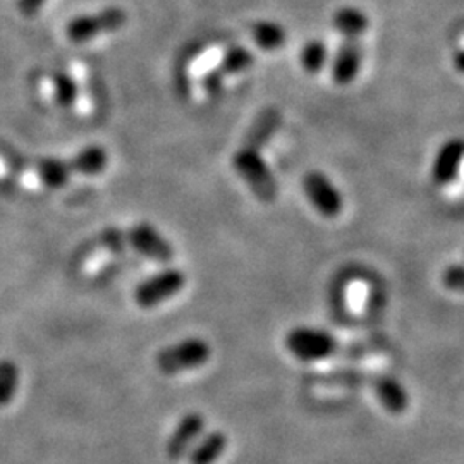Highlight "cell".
Listing matches in <instances>:
<instances>
[{"mask_svg": "<svg viewBox=\"0 0 464 464\" xmlns=\"http://www.w3.org/2000/svg\"><path fill=\"white\" fill-rule=\"evenodd\" d=\"M93 245L111 251L131 248L160 266L172 264L176 256V249L169 243L166 236L150 222H138L128 229L107 227L99 232V236L93 239Z\"/></svg>", "mask_w": 464, "mask_h": 464, "instance_id": "1", "label": "cell"}, {"mask_svg": "<svg viewBox=\"0 0 464 464\" xmlns=\"http://www.w3.org/2000/svg\"><path fill=\"white\" fill-rule=\"evenodd\" d=\"M212 358V346L201 337H188L179 343L169 344L155 354V368L166 375L174 377L184 372L197 370L207 365Z\"/></svg>", "mask_w": 464, "mask_h": 464, "instance_id": "2", "label": "cell"}, {"mask_svg": "<svg viewBox=\"0 0 464 464\" xmlns=\"http://www.w3.org/2000/svg\"><path fill=\"white\" fill-rule=\"evenodd\" d=\"M232 167L236 174L251 189V193L260 201L270 203L277 198L279 184L272 169L268 167L266 159L258 150L241 145V149L237 150L232 157Z\"/></svg>", "mask_w": 464, "mask_h": 464, "instance_id": "3", "label": "cell"}, {"mask_svg": "<svg viewBox=\"0 0 464 464\" xmlns=\"http://www.w3.org/2000/svg\"><path fill=\"white\" fill-rule=\"evenodd\" d=\"M188 277L181 268L167 266L159 274H153L149 279L138 284L134 289V303L141 310H151L160 306L169 299L178 296L184 289Z\"/></svg>", "mask_w": 464, "mask_h": 464, "instance_id": "4", "label": "cell"}, {"mask_svg": "<svg viewBox=\"0 0 464 464\" xmlns=\"http://www.w3.org/2000/svg\"><path fill=\"white\" fill-rule=\"evenodd\" d=\"M128 23V14L121 7H107L95 14L78 16L69 21L66 36L72 44H86L102 34H116Z\"/></svg>", "mask_w": 464, "mask_h": 464, "instance_id": "5", "label": "cell"}, {"mask_svg": "<svg viewBox=\"0 0 464 464\" xmlns=\"http://www.w3.org/2000/svg\"><path fill=\"white\" fill-rule=\"evenodd\" d=\"M285 348L301 362H320L337 349V341L325 331L296 327L285 335Z\"/></svg>", "mask_w": 464, "mask_h": 464, "instance_id": "6", "label": "cell"}, {"mask_svg": "<svg viewBox=\"0 0 464 464\" xmlns=\"http://www.w3.org/2000/svg\"><path fill=\"white\" fill-rule=\"evenodd\" d=\"M303 191L310 203L315 207L316 212L327 218L341 216L344 208V199L341 191L334 186L331 179L320 172L310 170L303 176Z\"/></svg>", "mask_w": 464, "mask_h": 464, "instance_id": "7", "label": "cell"}, {"mask_svg": "<svg viewBox=\"0 0 464 464\" xmlns=\"http://www.w3.org/2000/svg\"><path fill=\"white\" fill-rule=\"evenodd\" d=\"M205 416L198 411H191L179 420V423L174 427L172 433L169 435L166 444V454L169 461L179 463L188 456V452L198 442L199 437L205 430Z\"/></svg>", "mask_w": 464, "mask_h": 464, "instance_id": "8", "label": "cell"}, {"mask_svg": "<svg viewBox=\"0 0 464 464\" xmlns=\"http://www.w3.org/2000/svg\"><path fill=\"white\" fill-rule=\"evenodd\" d=\"M363 45L360 40H343L331 63V74L334 83L348 86L353 83L363 64Z\"/></svg>", "mask_w": 464, "mask_h": 464, "instance_id": "9", "label": "cell"}, {"mask_svg": "<svg viewBox=\"0 0 464 464\" xmlns=\"http://www.w3.org/2000/svg\"><path fill=\"white\" fill-rule=\"evenodd\" d=\"M464 160V141L459 138H452L446 141L433 159L431 164V181L437 186H448L452 183Z\"/></svg>", "mask_w": 464, "mask_h": 464, "instance_id": "10", "label": "cell"}, {"mask_svg": "<svg viewBox=\"0 0 464 464\" xmlns=\"http://www.w3.org/2000/svg\"><path fill=\"white\" fill-rule=\"evenodd\" d=\"M281 111L277 107H266L251 122L248 131L243 138V147L262 151L281 130Z\"/></svg>", "mask_w": 464, "mask_h": 464, "instance_id": "11", "label": "cell"}, {"mask_svg": "<svg viewBox=\"0 0 464 464\" xmlns=\"http://www.w3.org/2000/svg\"><path fill=\"white\" fill-rule=\"evenodd\" d=\"M32 170L36 179L50 189L64 188L71 181V178L76 176L72 157L67 160L57 159V157H42V159H36L32 164Z\"/></svg>", "mask_w": 464, "mask_h": 464, "instance_id": "12", "label": "cell"}, {"mask_svg": "<svg viewBox=\"0 0 464 464\" xmlns=\"http://www.w3.org/2000/svg\"><path fill=\"white\" fill-rule=\"evenodd\" d=\"M373 391L383 410L391 415H402L410 406V394L402 383L391 375H379L373 379Z\"/></svg>", "mask_w": 464, "mask_h": 464, "instance_id": "13", "label": "cell"}, {"mask_svg": "<svg viewBox=\"0 0 464 464\" xmlns=\"http://www.w3.org/2000/svg\"><path fill=\"white\" fill-rule=\"evenodd\" d=\"M332 28L343 40H360L370 28V19L358 7H341L332 16Z\"/></svg>", "mask_w": 464, "mask_h": 464, "instance_id": "14", "label": "cell"}, {"mask_svg": "<svg viewBox=\"0 0 464 464\" xmlns=\"http://www.w3.org/2000/svg\"><path fill=\"white\" fill-rule=\"evenodd\" d=\"M227 435L222 430H214L201 435L198 442L188 452L189 464H216L227 449Z\"/></svg>", "mask_w": 464, "mask_h": 464, "instance_id": "15", "label": "cell"}, {"mask_svg": "<svg viewBox=\"0 0 464 464\" xmlns=\"http://www.w3.org/2000/svg\"><path fill=\"white\" fill-rule=\"evenodd\" d=\"M251 38L260 49L274 52V50L282 49L285 45L287 34L279 23L264 19V21H256L251 26Z\"/></svg>", "mask_w": 464, "mask_h": 464, "instance_id": "16", "label": "cell"}, {"mask_svg": "<svg viewBox=\"0 0 464 464\" xmlns=\"http://www.w3.org/2000/svg\"><path fill=\"white\" fill-rule=\"evenodd\" d=\"M72 162L76 167V174L80 176H97L103 172L109 164V153L107 150L100 145H90L80 150L74 157Z\"/></svg>", "mask_w": 464, "mask_h": 464, "instance_id": "17", "label": "cell"}, {"mask_svg": "<svg viewBox=\"0 0 464 464\" xmlns=\"http://www.w3.org/2000/svg\"><path fill=\"white\" fill-rule=\"evenodd\" d=\"M329 47L325 42L322 40H310L303 45L301 53H299V61L301 66L304 69V72L308 74H318L324 71V67L329 63Z\"/></svg>", "mask_w": 464, "mask_h": 464, "instance_id": "18", "label": "cell"}, {"mask_svg": "<svg viewBox=\"0 0 464 464\" xmlns=\"http://www.w3.org/2000/svg\"><path fill=\"white\" fill-rule=\"evenodd\" d=\"M255 57L246 47L243 45H234L231 49L226 50L218 66L216 67L217 71L222 76H232V74H239L248 71L249 67L253 66Z\"/></svg>", "mask_w": 464, "mask_h": 464, "instance_id": "19", "label": "cell"}, {"mask_svg": "<svg viewBox=\"0 0 464 464\" xmlns=\"http://www.w3.org/2000/svg\"><path fill=\"white\" fill-rule=\"evenodd\" d=\"M19 387V366L13 360H0V408L13 402Z\"/></svg>", "mask_w": 464, "mask_h": 464, "instance_id": "20", "label": "cell"}, {"mask_svg": "<svg viewBox=\"0 0 464 464\" xmlns=\"http://www.w3.org/2000/svg\"><path fill=\"white\" fill-rule=\"evenodd\" d=\"M52 84H53V99H55L59 107L69 109L76 103L80 88L69 74H66V72L53 74Z\"/></svg>", "mask_w": 464, "mask_h": 464, "instance_id": "21", "label": "cell"}, {"mask_svg": "<svg viewBox=\"0 0 464 464\" xmlns=\"http://www.w3.org/2000/svg\"><path fill=\"white\" fill-rule=\"evenodd\" d=\"M442 282L449 291L464 295V266H450L442 272Z\"/></svg>", "mask_w": 464, "mask_h": 464, "instance_id": "22", "label": "cell"}, {"mask_svg": "<svg viewBox=\"0 0 464 464\" xmlns=\"http://www.w3.org/2000/svg\"><path fill=\"white\" fill-rule=\"evenodd\" d=\"M45 2L47 0H17V11L21 16L34 17L42 11Z\"/></svg>", "mask_w": 464, "mask_h": 464, "instance_id": "23", "label": "cell"}, {"mask_svg": "<svg viewBox=\"0 0 464 464\" xmlns=\"http://www.w3.org/2000/svg\"><path fill=\"white\" fill-rule=\"evenodd\" d=\"M222 80H224V76H222L217 69H212L210 72H207V74L203 76L201 84H203V88H205L208 93H217V92L220 90V86H222Z\"/></svg>", "mask_w": 464, "mask_h": 464, "instance_id": "24", "label": "cell"}, {"mask_svg": "<svg viewBox=\"0 0 464 464\" xmlns=\"http://www.w3.org/2000/svg\"><path fill=\"white\" fill-rule=\"evenodd\" d=\"M452 66L458 71L464 74V49L458 50L454 55H452Z\"/></svg>", "mask_w": 464, "mask_h": 464, "instance_id": "25", "label": "cell"}]
</instances>
